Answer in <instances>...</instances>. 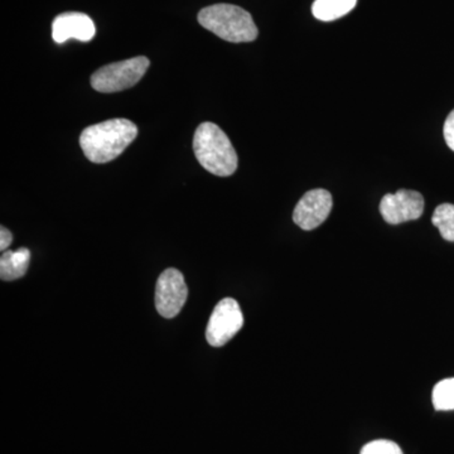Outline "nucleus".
I'll return each mask as SVG.
<instances>
[{
    "label": "nucleus",
    "mask_w": 454,
    "mask_h": 454,
    "mask_svg": "<svg viewBox=\"0 0 454 454\" xmlns=\"http://www.w3.org/2000/svg\"><path fill=\"white\" fill-rule=\"evenodd\" d=\"M138 128L128 119H110L82 130L80 146L90 162H112L133 143Z\"/></svg>",
    "instance_id": "nucleus-1"
},
{
    "label": "nucleus",
    "mask_w": 454,
    "mask_h": 454,
    "mask_svg": "<svg viewBox=\"0 0 454 454\" xmlns=\"http://www.w3.org/2000/svg\"><path fill=\"white\" fill-rule=\"evenodd\" d=\"M199 163L212 175L229 177L238 169V153L225 131L214 122H202L193 137Z\"/></svg>",
    "instance_id": "nucleus-2"
},
{
    "label": "nucleus",
    "mask_w": 454,
    "mask_h": 454,
    "mask_svg": "<svg viewBox=\"0 0 454 454\" xmlns=\"http://www.w3.org/2000/svg\"><path fill=\"white\" fill-rule=\"evenodd\" d=\"M199 22L221 40L232 43L253 42L259 35L252 14L238 5L215 4L203 8L199 13Z\"/></svg>",
    "instance_id": "nucleus-3"
},
{
    "label": "nucleus",
    "mask_w": 454,
    "mask_h": 454,
    "mask_svg": "<svg viewBox=\"0 0 454 454\" xmlns=\"http://www.w3.org/2000/svg\"><path fill=\"white\" fill-rule=\"evenodd\" d=\"M149 65L146 57L139 56L104 66L92 74L91 86L104 94L133 88L145 76Z\"/></svg>",
    "instance_id": "nucleus-4"
},
{
    "label": "nucleus",
    "mask_w": 454,
    "mask_h": 454,
    "mask_svg": "<svg viewBox=\"0 0 454 454\" xmlns=\"http://www.w3.org/2000/svg\"><path fill=\"white\" fill-rule=\"evenodd\" d=\"M243 325L244 316L238 301L225 298L212 310L206 328V340L212 348H221L234 339Z\"/></svg>",
    "instance_id": "nucleus-5"
},
{
    "label": "nucleus",
    "mask_w": 454,
    "mask_h": 454,
    "mask_svg": "<svg viewBox=\"0 0 454 454\" xmlns=\"http://www.w3.org/2000/svg\"><path fill=\"white\" fill-rule=\"evenodd\" d=\"M188 297V288L184 274L177 269H167L158 278L155 286V309L164 318L179 315Z\"/></svg>",
    "instance_id": "nucleus-6"
},
{
    "label": "nucleus",
    "mask_w": 454,
    "mask_h": 454,
    "mask_svg": "<svg viewBox=\"0 0 454 454\" xmlns=\"http://www.w3.org/2000/svg\"><path fill=\"white\" fill-rule=\"evenodd\" d=\"M424 211V199L417 191L399 190L382 197L380 214L390 225L419 219Z\"/></svg>",
    "instance_id": "nucleus-7"
},
{
    "label": "nucleus",
    "mask_w": 454,
    "mask_h": 454,
    "mask_svg": "<svg viewBox=\"0 0 454 454\" xmlns=\"http://www.w3.org/2000/svg\"><path fill=\"white\" fill-rule=\"evenodd\" d=\"M333 195L328 191L317 188L309 191L295 206L293 221L301 229L310 231L321 226L333 210Z\"/></svg>",
    "instance_id": "nucleus-8"
},
{
    "label": "nucleus",
    "mask_w": 454,
    "mask_h": 454,
    "mask_svg": "<svg viewBox=\"0 0 454 454\" xmlns=\"http://www.w3.org/2000/svg\"><path fill=\"white\" fill-rule=\"evenodd\" d=\"M97 35L94 20L79 12L59 14L53 20L52 37L56 43L62 44L68 40L91 41Z\"/></svg>",
    "instance_id": "nucleus-9"
},
{
    "label": "nucleus",
    "mask_w": 454,
    "mask_h": 454,
    "mask_svg": "<svg viewBox=\"0 0 454 454\" xmlns=\"http://www.w3.org/2000/svg\"><path fill=\"white\" fill-rule=\"evenodd\" d=\"M29 262H31V252L26 247L14 250V252H5L0 258V278L4 282L20 279L25 277L28 270Z\"/></svg>",
    "instance_id": "nucleus-10"
},
{
    "label": "nucleus",
    "mask_w": 454,
    "mask_h": 454,
    "mask_svg": "<svg viewBox=\"0 0 454 454\" xmlns=\"http://www.w3.org/2000/svg\"><path fill=\"white\" fill-rule=\"evenodd\" d=\"M356 3L357 0H316L312 13L317 20L331 22L348 14Z\"/></svg>",
    "instance_id": "nucleus-11"
},
{
    "label": "nucleus",
    "mask_w": 454,
    "mask_h": 454,
    "mask_svg": "<svg viewBox=\"0 0 454 454\" xmlns=\"http://www.w3.org/2000/svg\"><path fill=\"white\" fill-rule=\"evenodd\" d=\"M432 223L437 227L444 240L454 243V205L452 203L439 205L433 214Z\"/></svg>",
    "instance_id": "nucleus-12"
},
{
    "label": "nucleus",
    "mask_w": 454,
    "mask_h": 454,
    "mask_svg": "<svg viewBox=\"0 0 454 454\" xmlns=\"http://www.w3.org/2000/svg\"><path fill=\"white\" fill-rule=\"evenodd\" d=\"M432 400L435 411H454V378L439 381L433 389Z\"/></svg>",
    "instance_id": "nucleus-13"
},
{
    "label": "nucleus",
    "mask_w": 454,
    "mask_h": 454,
    "mask_svg": "<svg viewBox=\"0 0 454 454\" xmlns=\"http://www.w3.org/2000/svg\"><path fill=\"white\" fill-rule=\"evenodd\" d=\"M360 454H403L402 448L387 439L370 442L361 450Z\"/></svg>",
    "instance_id": "nucleus-14"
},
{
    "label": "nucleus",
    "mask_w": 454,
    "mask_h": 454,
    "mask_svg": "<svg viewBox=\"0 0 454 454\" xmlns=\"http://www.w3.org/2000/svg\"><path fill=\"white\" fill-rule=\"evenodd\" d=\"M444 139H446L447 145L450 146V151L454 152V110L448 115L443 128Z\"/></svg>",
    "instance_id": "nucleus-15"
},
{
    "label": "nucleus",
    "mask_w": 454,
    "mask_h": 454,
    "mask_svg": "<svg viewBox=\"0 0 454 454\" xmlns=\"http://www.w3.org/2000/svg\"><path fill=\"white\" fill-rule=\"evenodd\" d=\"M12 241H13L12 232L4 226L0 227V250L5 252L11 247Z\"/></svg>",
    "instance_id": "nucleus-16"
}]
</instances>
